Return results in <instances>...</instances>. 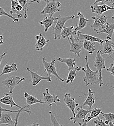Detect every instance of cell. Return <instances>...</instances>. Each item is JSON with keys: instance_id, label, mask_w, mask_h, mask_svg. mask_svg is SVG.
<instances>
[{"instance_id": "cell-1", "label": "cell", "mask_w": 114, "mask_h": 126, "mask_svg": "<svg viewBox=\"0 0 114 126\" xmlns=\"http://www.w3.org/2000/svg\"><path fill=\"white\" fill-rule=\"evenodd\" d=\"M86 69L84 67H81V70L83 71L85 75L83 77V81L85 83V86L94 85L99 84V73L98 70L93 71L91 69L89 66L88 61V56L86 55L85 57Z\"/></svg>"}, {"instance_id": "cell-2", "label": "cell", "mask_w": 114, "mask_h": 126, "mask_svg": "<svg viewBox=\"0 0 114 126\" xmlns=\"http://www.w3.org/2000/svg\"><path fill=\"white\" fill-rule=\"evenodd\" d=\"M76 16L74 15L70 16L60 15L57 17L55 26L54 27H53V26L51 27L53 29V32L52 34L54 35V38L55 40L61 39V32L63 27L65 26V22L68 20L73 19Z\"/></svg>"}, {"instance_id": "cell-3", "label": "cell", "mask_w": 114, "mask_h": 126, "mask_svg": "<svg viewBox=\"0 0 114 126\" xmlns=\"http://www.w3.org/2000/svg\"><path fill=\"white\" fill-rule=\"evenodd\" d=\"M25 79V77H20L17 76H9L1 81L3 86L9 91V93L11 94L13 90L20 83Z\"/></svg>"}, {"instance_id": "cell-4", "label": "cell", "mask_w": 114, "mask_h": 126, "mask_svg": "<svg viewBox=\"0 0 114 126\" xmlns=\"http://www.w3.org/2000/svg\"><path fill=\"white\" fill-rule=\"evenodd\" d=\"M55 60L54 59H52L51 61L49 62L47 61L45 57L42 58V63L44 67V72H47L48 76L51 77V75H53L55 77L56 79L60 80L62 82H64L65 81V79H62L58 75L56 68L55 66Z\"/></svg>"}, {"instance_id": "cell-5", "label": "cell", "mask_w": 114, "mask_h": 126, "mask_svg": "<svg viewBox=\"0 0 114 126\" xmlns=\"http://www.w3.org/2000/svg\"><path fill=\"white\" fill-rule=\"evenodd\" d=\"M100 51H101L100 49L98 50L97 52V53H96V56L95 57V58L94 60V66L97 68V70H98V73H99V88H101L102 85H105L104 83H103L101 71L102 69H105V68H106V66L105 64V59L102 56Z\"/></svg>"}, {"instance_id": "cell-6", "label": "cell", "mask_w": 114, "mask_h": 126, "mask_svg": "<svg viewBox=\"0 0 114 126\" xmlns=\"http://www.w3.org/2000/svg\"><path fill=\"white\" fill-rule=\"evenodd\" d=\"M61 6V3L55 0H52L47 2L46 4L43 9L40 12L41 14L47 15L49 14V16L53 15L56 12L61 11L60 9Z\"/></svg>"}, {"instance_id": "cell-7", "label": "cell", "mask_w": 114, "mask_h": 126, "mask_svg": "<svg viewBox=\"0 0 114 126\" xmlns=\"http://www.w3.org/2000/svg\"><path fill=\"white\" fill-rule=\"evenodd\" d=\"M93 20L94 21L92 25H89L92 27L94 31L96 32L100 31L103 29L105 27V24L107 22V16L105 15L101 14L97 16H92L91 17Z\"/></svg>"}, {"instance_id": "cell-8", "label": "cell", "mask_w": 114, "mask_h": 126, "mask_svg": "<svg viewBox=\"0 0 114 126\" xmlns=\"http://www.w3.org/2000/svg\"><path fill=\"white\" fill-rule=\"evenodd\" d=\"M77 113L75 114V116L70 117L69 119L70 121H73V123H78L79 125L82 124V122L83 123L86 122V116L87 114L91 112V110H85L82 108V106H79L77 109Z\"/></svg>"}, {"instance_id": "cell-9", "label": "cell", "mask_w": 114, "mask_h": 126, "mask_svg": "<svg viewBox=\"0 0 114 126\" xmlns=\"http://www.w3.org/2000/svg\"><path fill=\"white\" fill-rule=\"evenodd\" d=\"M0 103L6 105H9L11 107L16 106L20 110H25L26 112H27L28 113L29 116H30L32 113L31 111L25 109L24 107H21L16 104L13 99V96L9 93H4V96L0 98Z\"/></svg>"}, {"instance_id": "cell-10", "label": "cell", "mask_w": 114, "mask_h": 126, "mask_svg": "<svg viewBox=\"0 0 114 126\" xmlns=\"http://www.w3.org/2000/svg\"><path fill=\"white\" fill-rule=\"evenodd\" d=\"M70 45V52L73 53L76 55L78 57L81 58L80 53L81 51V48L82 47L83 41H78L75 42V38L73 35H72L67 38Z\"/></svg>"}, {"instance_id": "cell-11", "label": "cell", "mask_w": 114, "mask_h": 126, "mask_svg": "<svg viewBox=\"0 0 114 126\" xmlns=\"http://www.w3.org/2000/svg\"><path fill=\"white\" fill-rule=\"evenodd\" d=\"M44 103L48 105L49 107H51L52 104H56L60 102V100L58 97V95L50 94L49 93V89L46 88L45 92H43V98L42 99Z\"/></svg>"}, {"instance_id": "cell-12", "label": "cell", "mask_w": 114, "mask_h": 126, "mask_svg": "<svg viewBox=\"0 0 114 126\" xmlns=\"http://www.w3.org/2000/svg\"><path fill=\"white\" fill-rule=\"evenodd\" d=\"M63 101L65 102L66 106L71 111L73 114V116H75V108L79 106V104L75 102V98L74 97H71V94L69 93H66L64 95Z\"/></svg>"}, {"instance_id": "cell-13", "label": "cell", "mask_w": 114, "mask_h": 126, "mask_svg": "<svg viewBox=\"0 0 114 126\" xmlns=\"http://www.w3.org/2000/svg\"><path fill=\"white\" fill-rule=\"evenodd\" d=\"M26 69L31 74V78H32L31 79L32 85L33 86H36L42 80H44L48 82H51L52 81L51 77H49V76H47L46 77L41 76L39 75L38 74H37V73L33 71L29 68H27Z\"/></svg>"}, {"instance_id": "cell-14", "label": "cell", "mask_w": 114, "mask_h": 126, "mask_svg": "<svg viewBox=\"0 0 114 126\" xmlns=\"http://www.w3.org/2000/svg\"><path fill=\"white\" fill-rule=\"evenodd\" d=\"M77 37L75 39V41H83V40H88L91 41L95 42H98L99 45H102L104 40H101V39L96 37L95 36H93L92 35H90L89 34H85L81 33L80 31L77 32Z\"/></svg>"}, {"instance_id": "cell-15", "label": "cell", "mask_w": 114, "mask_h": 126, "mask_svg": "<svg viewBox=\"0 0 114 126\" xmlns=\"http://www.w3.org/2000/svg\"><path fill=\"white\" fill-rule=\"evenodd\" d=\"M98 3H94L90 6V9L92 13H94L98 15H101L105 12L110 10H114V7H110L106 4H98Z\"/></svg>"}, {"instance_id": "cell-16", "label": "cell", "mask_w": 114, "mask_h": 126, "mask_svg": "<svg viewBox=\"0 0 114 126\" xmlns=\"http://www.w3.org/2000/svg\"><path fill=\"white\" fill-rule=\"evenodd\" d=\"M23 96L26 99V106L24 108L27 110H30V107L36 103H40V104H45L44 102L42 100H39L35 96H34L31 94H29L27 92H24Z\"/></svg>"}, {"instance_id": "cell-17", "label": "cell", "mask_w": 114, "mask_h": 126, "mask_svg": "<svg viewBox=\"0 0 114 126\" xmlns=\"http://www.w3.org/2000/svg\"><path fill=\"white\" fill-rule=\"evenodd\" d=\"M96 93H97L96 91H93L89 88L88 90V94H84L85 95L87 96V97L83 103L82 106H88L89 110L92 109L93 105L95 104V97L94 96V94Z\"/></svg>"}, {"instance_id": "cell-18", "label": "cell", "mask_w": 114, "mask_h": 126, "mask_svg": "<svg viewBox=\"0 0 114 126\" xmlns=\"http://www.w3.org/2000/svg\"><path fill=\"white\" fill-rule=\"evenodd\" d=\"M35 38L36 40V43L35 45V48L37 51L42 50L49 41V39H45L41 33L36 35L35 36Z\"/></svg>"}, {"instance_id": "cell-19", "label": "cell", "mask_w": 114, "mask_h": 126, "mask_svg": "<svg viewBox=\"0 0 114 126\" xmlns=\"http://www.w3.org/2000/svg\"><path fill=\"white\" fill-rule=\"evenodd\" d=\"M112 40H109L106 39L104 40V41L103 44V48L101 50L100 53L101 55L106 54L109 55L111 59H113L112 57H111V55L114 52V50L113 47L112 45Z\"/></svg>"}, {"instance_id": "cell-20", "label": "cell", "mask_w": 114, "mask_h": 126, "mask_svg": "<svg viewBox=\"0 0 114 126\" xmlns=\"http://www.w3.org/2000/svg\"><path fill=\"white\" fill-rule=\"evenodd\" d=\"M57 19V17L54 18L53 17V16H45L42 21L39 22V24L41 26H44V32H47L49 28L52 26L54 21H56Z\"/></svg>"}, {"instance_id": "cell-21", "label": "cell", "mask_w": 114, "mask_h": 126, "mask_svg": "<svg viewBox=\"0 0 114 126\" xmlns=\"http://www.w3.org/2000/svg\"><path fill=\"white\" fill-rule=\"evenodd\" d=\"M15 124L11 118V113H1L0 114V125L5 124L6 125H13Z\"/></svg>"}, {"instance_id": "cell-22", "label": "cell", "mask_w": 114, "mask_h": 126, "mask_svg": "<svg viewBox=\"0 0 114 126\" xmlns=\"http://www.w3.org/2000/svg\"><path fill=\"white\" fill-rule=\"evenodd\" d=\"M77 16L79 18V23L74 29V30L77 32L80 31L85 28L86 26L87 22L90 21V20L86 19L81 12H77Z\"/></svg>"}, {"instance_id": "cell-23", "label": "cell", "mask_w": 114, "mask_h": 126, "mask_svg": "<svg viewBox=\"0 0 114 126\" xmlns=\"http://www.w3.org/2000/svg\"><path fill=\"white\" fill-rule=\"evenodd\" d=\"M114 32V23L111 22L110 23H107L105 27L100 31L97 32L98 34H101V33H105L107 34L106 37L107 39L111 40L112 38V36Z\"/></svg>"}, {"instance_id": "cell-24", "label": "cell", "mask_w": 114, "mask_h": 126, "mask_svg": "<svg viewBox=\"0 0 114 126\" xmlns=\"http://www.w3.org/2000/svg\"><path fill=\"white\" fill-rule=\"evenodd\" d=\"M74 28V26H72L70 27H65L64 26L62 32H61V36L63 39H65V38H68L70 36L72 35H75L77 34L78 32L75 31L74 30L73 31V29Z\"/></svg>"}, {"instance_id": "cell-25", "label": "cell", "mask_w": 114, "mask_h": 126, "mask_svg": "<svg viewBox=\"0 0 114 126\" xmlns=\"http://www.w3.org/2000/svg\"><path fill=\"white\" fill-rule=\"evenodd\" d=\"M17 71V64L15 63H13L11 64H6L5 65L3 68L2 72L0 73V77L4 74H9L13 72H16Z\"/></svg>"}, {"instance_id": "cell-26", "label": "cell", "mask_w": 114, "mask_h": 126, "mask_svg": "<svg viewBox=\"0 0 114 126\" xmlns=\"http://www.w3.org/2000/svg\"><path fill=\"white\" fill-rule=\"evenodd\" d=\"M57 60L61 62V63H65L69 70L72 69L77 66V64L75 62V58H57Z\"/></svg>"}, {"instance_id": "cell-27", "label": "cell", "mask_w": 114, "mask_h": 126, "mask_svg": "<svg viewBox=\"0 0 114 126\" xmlns=\"http://www.w3.org/2000/svg\"><path fill=\"white\" fill-rule=\"evenodd\" d=\"M81 66H77L74 68L71 69L69 70V72L68 74V76L67 77V79L65 80V82L66 84H71L74 79L75 78L76 76V72L77 71H80L81 70Z\"/></svg>"}, {"instance_id": "cell-28", "label": "cell", "mask_w": 114, "mask_h": 126, "mask_svg": "<svg viewBox=\"0 0 114 126\" xmlns=\"http://www.w3.org/2000/svg\"><path fill=\"white\" fill-rule=\"evenodd\" d=\"M95 44V42L88 40H83L82 47L88 53L92 54L96 49Z\"/></svg>"}, {"instance_id": "cell-29", "label": "cell", "mask_w": 114, "mask_h": 126, "mask_svg": "<svg viewBox=\"0 0 114 126\" xmlns=\"http://www.w3.org/2000/svg\"><path fill=\"white\" fill-rule=\"evenodd\" d=\"M16 1L22 6V11L24 13V18L26 19L28 17L27 12L28 11V7L31 4V0H16Z\"/></svg>"}, {"instance_id": "cell-30", "label": "cell", "mask_w": 114, "mask_h": 126, "mask_svg": "<svg viewBox=\"0 0 114 126\" xmlns=\"http://www.w3.org/2000/svg\"><path fill=\"white\" fill-rule=\"evenodd\" d=\"M101 111L102 109L98 107H96L94 108L91 109V111L90 112V115L89 116H88L86 118L87 122L88 123V122L90 121L93 118H97L99 116V114H100Z\"/></svg>"}, {"instance_id": "cell-31", "label": "cell", "mask_w": 114, "mask_h": 126, "mask_svg": "<svg viewBox=\"0 0 114 126\" xmlns=\"http://www.w3.org/2000/svg\"><path fill=\"white\" fill-rule=\"evenodd\" d=\"M11 1V10L10 11V14L12 15V14H15L17 16V18H20L22 17V14L21 12H17L16 9V4L18 2L16 0H10Z\"/></svg>"}, {"instance_id": "cell-32", "label": "cell", "mask_w": 114, "mask_h": 126, "mask_svg": "<svg viewBox=\"0 0 114 126\" xmlns=\"http://www.w3.org/2000/svg\"><path fill=\"white\" fill-rule=\"evenodd\" d=\"M100 114H101L103 117L105 119V121H104L105 124L108 125L110 122L114 123V113L109 112V113H105L101 111L100 112Z\"/></svg>"}, {"instance_id": "cell-33", "label": "cell", "mask_w": 114, "mask_h": 126, "mask_svg": "<svg viewBox=\"0 0 114 126\" xmlns=\"http://www.w3.org/2000/svg\"><path fill=\"white\" fill-rule=\"evenodd\" d=\"M6 16L10 17V18H11L13 20V21L14 22H18V18L12 16V15H11V14H8L2 7H0V16Z\"/></svg>"}, {"instance_id": "cell-34", "label": "cell", "mask_w": 114, "mask_h": 126, "mask_svg": "<svg viewBox=\"0 0 114 126\" xmlns=\"http://www.w3.org/2000/svg\"><path fill=\"white\" fill-rule=\"evenodd\" d=\"M49 114L50 116V118L52 126H63L58 123V121L57 120L54 114L53 113L52 110H50L49 111Z\"/></svg>"}, {"instance_id": "cell-35", "label": "cell", "mask_w": 114, "mask_h": 126, "mask_svg": "<svg viewBox=\"0 0 114 126\" xmlns=\"http://www.w3.org/2000/svg\"><path fill=\"white\" fill-rule=\"evenodd\" d=\"M98 119L94 120V123L95 124V126H109V124H106L105 122L103 121L102 119H101L98 116L97 117Z\"/></svg>"}, {"instance_id": "cell-36", "label": "cell", "mask_w": 114, "mask_h": 126, "mask_svg": "<svg viewBox=\"0 0 114 126\" xmlns=\"http://www.w3.org/2000/svg\"><path fill=\"white\" fill-rule=\"evenodd\" d=\"M2 112H26L25 110H8L6 109L3 108L0 105V114L2 113Z\"/></svg>"}, {"instance_id": "cell-37", "label": "cell", "mask_w": 114, "mask_h": 126, "mask_svg": "<svg viewBox=\"0 0 114 126\" xmlns=\"http://www.w3.org/2000/svg\"><path fill=\"white\" fill-rule=\"evenodd\" d=\"M106 71L109 72L111 75L114 76V63H111L110 67L106 69Z\"/></svg>"}, {"instance_id": "cell-38", "label": "cell", "mask_w": 114, "mask_h": 126, "mask_svg": "<svg viewBox=\"0 0 114 126\" xmlns=\"http://www.w3.org/2000/svg\"><path fill=\"white\" fill-rule=\"evenodd\" d=\"M21 112H18L16 113V117L15 118V124H14V126H18V118L20 116V114Z\"/></svg>"}, {"instance_id": "cell-39", "label": "cell", "mask_w": 114, "mask_h": 126, "mask_svg": "<svg viewBox=\"0 0 114 126\" xmlns=\"http://www.w3.org/2000/svg\"><path fill=\"white\" fill-rule=\"evenodd\" d=\"M108 1V0H96L94 3L101 2V4H105V3Z\"/></svg>"}, {"instance_id": "cell-40", "label": "cell", "mask_w": 114, "mask_h": 126, "mask_svg": "<svg viewBox=\"0 0 114 126\" xmlns=\"http://www.w3.org/2000/svg\"><path fill=\"white\" fill-rule=\"evenodd\" d=\"M43 0H44L46 2L47 1H49V0H32L30 1V2L31 3H33V2H36L37 3H39L40 2V1H43Z\"/></svg>"}, {"instance_id": "cell-41", "label": "cell", "mask_w": 114, "mask_h": 126, "mask_svg": "<svg viewBox=\"0 0 114 126\" xmlns=\"http://www.w3.org/2000/svg\"><path fill=\"white\" fill-rule=\"evenodd\" d=\"M6 53H7V52H5L3 53L2 54H0V63H1V61H2V59H3V58L4 57V56L6 55Z\"/></svg>"}, {"instance_id": "cell-42", "label": "cell", "mask_w": 114, "mask_h": 126, "mask_svg": "<svg viewBox=\"0 0 114 126\" xmlns=\"http://www.w3.org/2000/svg\"><path fill=\"white\" fill-rule=\"evenodd\" d=\"M40 126V125L38 123H36V122H33L32 124L28 125H25V126Z\"/></svg>"}, {"instance_id": "cell-43", "label": "cell", "mask_w": 114, "mask_h": 126, "mask_svg": "<svg viewBox=\"0 0 114 126\" xmlns=\"http://www.w3.org/2000/svg\"><path fill=\"white\" fill-rule=\"evenodd\" d=\"M3 36L0 35V45H3L4 44V42H3Z\"/></svg>"}, {"instance_id": "cell-44", "label": "cell", "mask_w": 114, "mask_h": 126, "mask_svg": "<svg viewBox=\"0 0 114 126\" xmlns=\"http://www.w3.org/2000/svg\"><path fill=\"white\" fill-rule=\"evenodd\" d=\"M108 2H109L111 4V5H112L111 7H114V0H108Z\"/></svg>"}, {"instance_id": "cell-45", "label": "cell", "mask_w": 114, "mask_h": 126, "mask_svg": "<svg viewBox=\"0 0 114 126\" xmlns=\"http://www.w3.org/2000/svg\"><path fill=\"white\" fill-rule=\"evenodd\" d=\"M87 123L86 122H84L83 123H82L81 125H79V126H87Z\"/></svg>"}, {"instance_id": "cell-46", "label": "cell", "mask_w": 114, "mask_h": 126, "mask_svg": "<svg viewBox=\"0 0 114 126\" xmlns=\"http://www.w3.org/2000/svg\"><path fill=\"white\" fill-rule=\"evenodd\" d=\"M109 126H114V124L112 122H110L109 123Z\"/></svg>"}, {"instance_id": "cell-47", "label": "cell", "mask_w": 114, "mask_h": 126, "mask_svg": "<svg viewBox=\"0 0 114 126\" xmlns=\"http://www.w3.org/2000/svg\"><path fill=\"white\" fill-rule=\"evenodd\" d=\"M112 46H113V49H114V43H113V42H112ZM113 63H114V59L113 60Z\"/></svg>"}, {"instance_id": "cell-48", "label": "cell", "mask_w": 114, "mask_h": 126, "mask_svg": "<svg viewBox=\"0 0 114 126\" xmlns=\"http://www.w3.org/2000/svg\"><path fill=\"white\" fill-rule=\"evenodd\" d=\"M105 85L106 86H108L109 87H111V88H112V89H113V90H114V87H113V86H108V85H106V84H105Z\"/></svg>"}, {"instance_id": "cell-49", "label": "cell", "mask_w": 114, "mask_h": 126, "mask_svg": "<svg viewBox=\"0 0 114 126\" xmlns=\"http://www.w3.org/2000/svg\"><path fill=\"white\" fill-rule=\"evenodd\" d=\"M112 19H114V16H112Z\"/></svg>"}, {"instance_id": "cell-50", "label": "cell", "mask_w": 114, "mask_h": 126, "mask_svg": "<svg viewBox=\"0 0 114 126\" xmlns=\"http://www.w3.org/2000/svg\"></svg>"}, {"instance_id": "cell-51", "label": "cell", "mask_w": 114, "mask_h": 126, "mask_svg": "<svg viewBox=\"0 0 114 126\" xmlns=\"http://www.w3.org/2000/svg\"><path fill=\"white\" fill-rule=\"evenodd\" d=\"M113 123V124H114V123Z\"/></svg>"}]
</instances>
